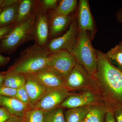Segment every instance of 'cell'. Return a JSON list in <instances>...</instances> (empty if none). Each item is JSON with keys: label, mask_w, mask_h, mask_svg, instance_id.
Here are the masks:
<instances>
[{"label": "cell", "mask_w": 122, "mask_h": 122, "mask_svg": "<svg viewBox=\"0 0 122 122\" xmlns=\"http://www.w3.org/2000/svg\"><path fill=\"white\" fill-rule=\"evenodd\" d=\"M50 54L46 48L34 43L21 51L13 64L6 71L2 72L5 75L35 74L47 69Z\"/></svg>", "instance_id": "cell-1"}, {"label": "cell", "mask_w": 122, "mask_h": 122, "mask_svg": "<svg viewBox=\"0 0 122 122\" xmlns=\"http://www.w3.org/2000/svg\"><path fill=\"white\" fill-rule=\"evenodd\" d=\"M97 67L94 76L112 97L122 102V70L114 66L106 54L96 50Z\"/></svg>", "instance_id": "cell-2"}, {"label": "cell", "mask_w": 122, "mask_h": 122, "mask_svg": "<svg viewBox=\"0 0 122 122\" xmlns=\"http://www.w3.org/2000/svg\"><path fill=\"white\" fill-rule=\"evenodd\" d=\"M35 18L34 11L25 20L15 24L10 32L0 39V53L12 54L23 44L34 41Z\"/></svg>", "instance_id": "cell-3"}, {"label": "cell", "mask_w": 122, "mask_h": 122, "mask_svg": "<svg viewBox=\"0 0 122 122\" xmlns=\"http://www.w3.org/2000/svg\"><path fill=\"white\" fill-rule=\"evenodd\" d=\"M70 53L77 63L91 76L94 75L97 67V57L87 32L78 30L76 42Z\"/></svg>", "instance_id": "cell-4"}, {"label": "cell", "mask_w": 122, "mask_h": 122, "mask_svg": "<svg viewBox=\"0 0 122 122\" xmlns=\"http://www.w3.org/2000/svg\"><path fill=\"white\" fill-rule=\"evenodd\" d=\"M72 54L66 50L51 53L48 57L47 68L65 81L77 64Z\"/></svg>", "instance_id": "cell-5"}, {"label": "cell", "mask_w": 122, "mask_h": 122, "mask_svg": "<svg viewBox=\"0 0 122 122\" xmlns=\"http://www.w3.org/2000/svg\"><path fill=\"white\" fill-rule=\"evenodd\" d=\"M35 44L45 48L50 41V19L49 12L38 0L34 9Z\"/></svg>", "instance_id": "cell-6"}, {"label": "cell", "mask_w": 122, "mask_h": 122, "mask_svg": "<svg viewBox=\"0 0 122 122\" xmlns=\"http://www.w3.org/2000/svg\"><path fill=\"white\" fill-rule=\"evenodd\" d=\"M78 31V21L75 19L72 20L66 32L61 36L50 40L46 49L51 53L61 50L70 52L76 42Z\"/></svg>", "instance_id": "cell-7"}, {"label": "cell", "mask_w": 122, "mask_h": 122, "mask_svg": "<svg viewBox=\"0 0 122 122\" xmlns=\"http://www.w3.org/2000/svg\"><path fill=\"white\" fill-rule=\"evenodd\" d=\"M70 95L66 87L49 89L33 107L46 113L58 107Z\"/></svg>", "instance_id": "cell-8"}, {"label": "cell", "mask_w": 122, "mask_h": 122, "mask_svg": "<svg viewBox=\"0 0 122 122\" xmlns=\"http://www.w3.org/2000/svg\"><path fill=\"white\" fill-rule=\"evenodd\" d=\"M90 75L81 65L77 63L65 81L68 89L75 90L86 86L89 83Z\"/></svg>", "instance_id": "cell-9"}, {"label": "cell", "mask_w": 122, "mask_h": 122, "mask_svg": "<svg viewBox=\"0 0 122 122\" xmlns=\"http://www.w3.org/2000/svg\"><path fill=\"white\" fill-rule=\"evenodd\" d=\"M25 87L28 95L30 104L34 106L46 93L48 89L44 86L34 75L26 76Z\"/></svg>", "instance_id": "cell-10"}, {"label": "cell", "mask_w": 122, "mask_h": 122, "mask_svg": "<svg viewBox=\"0 0 122 122\" xmlns=\"http://www.w3.org/2000/svg\"><path fill=\"white\" fill-rule=\"evenodd\" d=\"M77 21L78 30L93 32L94 25L88 0L79 1Z\"/></svg>", "instance_id": "cell-11"}, {"label": "cell", "mask_w": 122, "mask_h": 122, "mask_svg": "<svg viewBox=\"0 0 122 122\" xmlns=\"http://www.w3.org/2000/svg\"><path fill=\"white\" fill-rule=\"evenodd\" d=\"M94 94L86 92L75 95H70L60 105L61 107L73 109L87 106L96 100Z\"/></svg>", "instance_id": "cell-12"}, {"label": "cell", "mask_w": 122, "mask_h": 122, "mask_svg": "<svg viewBox=\"0 0 122 122\" xmlns=\"http://www.w3.org/2000/svg\"><path fill=\"white\" fill-rule=\"evenodd\" d=\"M33 75L48 89L66 87L63 79L48 68Z\"/></svg>", "instance_id": "cell-13"}, {"label": "cell", "mask_w": 122, "mask_h": 122, "mask_svg": "<svg viewBox=\"0 0 122 122\" xmlns=\"http://www.w3.org/2000/svg\"><path fill=\"white\" fill-rule=\"evenodd\" d=\"M0 105L5 108L11 115L21 117H23L26 111L32 107L24 104L15 97L2 96H0Z\"/></svg>", "instance_id": "cell-14"}, {"label": "cell", "mask_w": 122, "mask_h": 122, "mask_svg": "<svg viewBox=\"0 0 122 122\" xmlns=\"http://www.w3.org/2000/svg\"><path fill=\"white\" fill-rule=\"evenodd\" d=\"M49 19L50 41L62 32L72 20L70 15H57L49 18Z\"/></svg>", "instance_id": "cell-15"}, {"label": "cell", "mask_w": 122, "mask_h": 122, "mask_svg": "<svg viewBox=\"0 0 122 122\" xmlns=\"http://www.w3.org/2000/svg\"><path fill=\"white\" fill-rule=\"evenodd\" d=\"M37 0H20L15 24L25 20L34 12Z\"/></svg>", "instance_id": "cell-16"}, {"label": "cell", "mask_w": 122, "mask_h": 122, "mask_svg": "<svg viewBox=\"0 0 122 122\" xmlns=\"http://www.w3.org/2000/svg\"><path fill=\"white\" fill-rule=\"evenodd\" d=\"M19 2L14 5L2 9L0 12V28L15 24Z\"/></svg>", "instance_id": "cell-17"}, {"label": "cell", "mask_w": 122, "mask_h": 122, "mask_svg": "<svg viewBox=\"0 0 122 122\" xmlns=\"http://www.w3.org/2000/svg\"><path fill=\"white\" fill-rule=\"evenodd\" d=\"M77 4L76 0H63L59 2L56 8L48 11L49 18L57 16H69L75 9Z\"/></svg>", "instance_id": "cell-18"}, {"label": "cell", "mask_w": 122, "mask_h": 122, "mask_svg": "<svg viewBox=\"0 0 122 122\" xmlns=\"http://www.w3.org/2000/svg\"><path fill=\"white\" fill-rule=\"evenodd\" d=\"M90 106L70 109L65 113L66 122H82Z\"/></svg>", "instance_id": "cell-19"}, {"label": "cell", "mask_w": 122, "mask_h": 122, "mask_svg": "<svg viewBox=\"0 0 122 122\" xmlns=\"http://www.w3.org/2000/svg\"><path fill=\"white\" fill-rule=\"evenodd\" d=\"M106 113L103 107L98 106H91L82 122H104Z\"/></svg>", "instance_id": "cell-20"}, {"label": "cell", "mask_w": 122, "mask_h": 122, "mask_svg": "<svg viewBox=\"0 0 122 122\" xmlns=\"http://www.w3.org/2000/svg\"><path fill=\"white\" fill-rule=\"evenodd\" d=\"M26 79V76L22 75H5L2 86H7L17 89L25 86Z\"/></svg>", "instance_id": "cell-21"}, {"label": "cell", "mask_w": 122, "mask_h": 122, "mask_svg": "<svg viewBox=\"0 0 122 122\" xmlns=\"http://www.w3.org/2000/svg\"><path fill=\"white\" fill-rule=\"evenodd\" d=\"M46 113L39 109L31 107L25 113V122H45Z\"/></svg>", "instance_id": "cell-22"}, {"label": "cell", "mask_w": 122, "mask_h": 122, "mask_svg": "<svg viewBox=\"0 0 122 122\" xmlns=\"http://www.w3.org/2000/svg\"><path fill=\"white\" fill-rule=\"evenodd\" d=\"M106 55L113 65L115 64V66L122 70V44L116 46Z\"/></svg>", "instance_id": "cell-23"}, {"label": "cell", "mask_w": 122, "mask_h": 122, "mask_svg": "<svg viewBox=\"0 0 122 122\" xmlns=\"http://www.w3.org/2000/svg\"><path fill=\"white\" fill-rule=\"evenodd\" d=\"M45 122H66L65 114L62 108L57 107L46 112Z\"/></svg>", "instance_id": "cell-24"}, {"label": "cell", "mask_w": 122, "mask_h": 122, "mask_svg": "<svg viewBox=\"0 0 122 122\" xmlns=\"http://www.w3.org/2000/svg\"><path fill=\"white\" fill-rule=\"evenodd\" d=\"M15 97L25 105L33 107L30 104L28 95L26 92L25 86L17 89V93Z\"/></svg>", "instance_id": "cell-25"}, {"label": "cell", "mask_w": 122, "mask_h": 122, "mask_svg": "<svg viewBox=\"0 0 122 122\" xmlns=\"http://www.w3.org/2000/svg\"><path fill=\"white\" fill-rule=\"evenodd\" d=\"M41 4L43 7L48 11L55 9L58 4L59 1L57 0H40Z\"/></svg>", "instance_id": "cell-26"}, {"label": "cell", "mask_w": 122, "mask_h": 122, "mask_svg": "<svg viewBox=\"0 0 122 122\" xmlns=\"http://www.w3.org/2000/svg\"><path fill=\"white\" fill-rule=\"evenodd\" d=\"M17 93V89L2 86L0 87V96L15 97Z\"/></svg>", "instance_id": "cell-27"}, {"label": "cell", "mask_w": 122, "mask_h": 122, "mask_svg": "<svg viewBox=\"0 0 122 122\" xmlns=\"http://www.w3.org/2000/svg\"><path fill=\"white\" fill-rule=\"evenodd\" d=\"M11 115L4 107L0 108V122H5L10 118Z\"/></svg>", "instance_id": "cell-28"}, {"label": "cell", "mask_w": 122, "mask_h": 122, "mask_svg": "<svg viewBox=\"0 0 122 122\" xmlns=\"http://www.w3.org/2000/svg\"><path fill=\"white\" fill-rule=\"evenodd\" d=\"M15 24L0 28V39L4 36L10 32L13 28Z\"/></svg>", "instance_id": "cell-29"}, {"label": "cell", "mask_w": 122, "mask_h": 122, "mask_svg": "<svg viewBox=\"0 0 122 122\" xmlns=\"http://www.w3.org/2000/svg\"><path fill=\"white\" fill-rule=\"evenodd\" d=\"M20 0H3L0 8L1 9L12 6L19 2Z\"/></svg>", "instance_id": "cell-30"}, {"label": "cell", "mask_w": 122, "mask_h": 122, "mask_svg": "<svg viewBox=\"0 0 122 122\" xmlns=\"http://www.w3.org/2000/svg\"><path fill=\"white\" fill-rule=\"evenodd\" d=\"M10 59L9 57L4 56L0 54V68L7 65Z\"/></svg>", "instance_id": "cell-31"}, {"label": "cell", "mask_w": 122, "mask_h": 122, "mask_svg": "<svg viewBox=\"0 0 122 122\" xmlns=\"http://www.w3.org/2000/svg\"><path fill=\"white\" fill-rule=\"evenodd\" d=\"M5 122H25L23 117L15 115H11L10 118Z\"/></svg>", "instance_id": "cell-32"}, {"label": "cell", "mask_w": 122, "mask_h": 122, "mask_svg": "<svg viewBox=\"0 0 122 122\" xmlns=\"http://www.w3.org/2000/svg\"><path fill=\"white\" fill-rule=\"evenodd\" d=\"M105 122H115L113 113L111 111H107L106 113Z\"/></svg>", "instance_id": "cell-33"}, {"label": "cell", "mask_w": 122, "mask_h": 122, "mask_svg": "<svg viewBox=\"0 0 122 122\" xmlns=\"http://www.w3.org/2000/svg\"><path fill=\"white\" fill-rule=\"evenodd\" d=\"M115 115L117 122H122V108L117 109L116 110Z\"/></svg>", "instance_id": "cell-34"}, {"label": "cell", "mask_w": 122, "mask_h": 122, "mask_svg": "<svg viewBox=\"0 0 122 122\" xmlns=\"http://www.w3.org/2000/svg\"><path fill=\"white\" fill-rule=\"evenodd\" d=\"M5 77V75L3 73V72H0V87L3 86Z\"/></svg>", "instance_id": "cell-35"}, {"label": "cell", "mask_w": 122, "mask_h": 122, "mask_svg": "<svg viewBox=\"0 0 122 122\" xmlns=\"http://www.w3.org/2000/svg\"><path fill=\"white\" fill-rule=\"evenodd\" d=\"M118 20L120 22L122 23V9L121 10L120 12L117 15Z\"/></svg>", "instance_id": "cell-36"}, {"label": "cell", "mask_w": 122, "mask_h": 122, "mask_svg": "<svg viewBox=\"0 0 122 122\" xmlns=\"http://www.w3.org/2000/svg\"><path fill=\"white\" fill-rule=\"evenodd\" d=\"M3 0H0V7L1 5L2 4V2H3Z\"/></svg>", "instance_id": "cell-37"}, {"label": "cell", "mask_w": 122, "mask_h": 122, "mask_svg": "<svg viewBox=\"0 0 122 122\" xmlns=\"http://www.w3.org/2000/svg\"><path fill=\"white\" fill-rule=\"evenodd\" d=\"M1 10H2V9L1 8H0V12H1Z\"/></svg>", "instance_id": "cell-38"}, {"label": "cell", "mask_w": 122, "mask_h": 122, "mask_svg": "<svg viewBox=\"0 0 122 122\" xmlns=\"http://www.w3.org/2000/svg\"><path fill=\"white\" fill-rule=\"evenodd\" d=\"M120 44H122V41L121 42H120Z\"/></svg>", "instance_id": "cell-39"}, {"label": "cell", "mask_w": 122, "mask_h": 122, "mask_svg": "<svg viewBox=\"0 0 122 122\" xmlns=\"http://www.w3.org/2000/svg\"><path fill=\"white\" fill-rule=\"evenodd\" d=\"M1 106H0V108L1 107Z\"/></svg>", "instance_id": "cell-40"}]
</instances>
